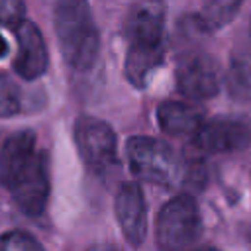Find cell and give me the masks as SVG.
I'll use <instances>...</instances> for the list:
<instances>
[{
	"mask_svg": "<svg viewBox=\"0 0 251 251\" xmlns=\"http://www.w3.org/2000/svg\"><path fill=\"white\" fill-rule=\"evenodd\" d=\"M127 51L124 75L135 88H145L165 59V10L159 0L135 4L126 20Z\"/></svg>",
	"mask_w": 251,
	"mask_h": 251,
	"instance_id": "obj_1",
	"label": "cell"
},
{
	"mask_svg": "<svg viewBox=\"0 0 251 251\" xmlns=\"http://www.w3.org/2000/svg\"><path fill=\"white\" fill-rule=\"evenodd\" d=\"M55 31L61 53L75 71H88L96 63L100 35L88 0H57Z\"/></svg>",
	"mask_w": 251,
	"mask_h": 251,
	"instance_id": "obj_2",
	"label": "cell"
},
{
	"mask_svg": "<svg viewBox=\"0 0 251 251\" xmlns=\"http://www.w3.org/2000/svg\"><path fill=\"white\" fill-rule=\"evenodd\" d=\"M200 233L202 218L192 196L178 194L161 208L155 227V241L161 251H182L192 245Z\"/></svg>",
	"mask_w": 251,
	"mask_h": 251,
	"instance_id": "obj_3",
	"label": "cell"
},
{
	"mask_svg": "<svg viewBox=\"0 0 251 251\" xmlns=\"http://www.w3.org/2000/svg\"><path fill=\"white\" fill-rule=\"evenodd\" d=\"M126 155L131 173L145 182L169 186L176 173V161L173 149L155 137L135 135L127 139Z\"/></svg>",
	"mask_w": 251,
	"mask_h": 251,
	"instance_id": "obj_4",
	"label": "cell"
},
{
	"mask_svg": "<svg viewBox=\"0 0 251 251\" xmlns=\"http://www.w3.org/2000/svg\"><path fill=\"white\" fill-rule=\"evenodd\" d=\"M2 186L10 190L22 212L27 216H39L49 196L47 155L37 149Z\"/></svg>",
	"mask_w": 251,
	"mask_h": 251,
	"instance_id": "obj_5",
	"label": "cell"
},
{
	"mask_svg": "<svg viewBox=\"0 0 251 251\" xmlns=\"http://www.w3.org/2000/svg\"><path fill=\"white\" fill-rule=\"evenodd\" d=\"M75 141L86 167L104 175L116 165V133L112 127L92 116H80L75 124Z\"/></svg>",
	"mask_w": 251,
	"mask_h": 251,
	"instance_id": "obj_6",
	"label": "cell"
},
{
	"mask_svg": "<svg viewBox=\"0 0 251 251\" xmlns=\"http://www.w3.org/2000/svg\"><path fill=\"white\" fill-rule=\"evenodd\" d=\"M220 69L208 53H188L176 67V86L188 100H206L220 90Z\"/></svg>",
	"mask_w": 251,
	"mask_h": 251,
	"instance_id": "obj_7",
	"label": "cell"
},
{
	"mask_svg": "<svg viewBox=\"0 0 251 251\" xmlns=\"http://www.w3.org/2000/svg\"><path fill=\"white\" fill-rule=\"evenodd\" d=\"M196 141L208 153L243 151L251 143V126L235 118H214L202 122L196 131Z\"/></svg>",
	"mask_w": 251,
	"mask_h": 251,
	"instance_id": "obj_8",
	"label": "cell"
},
{
	"mask_svg": "<svg viewBox=\"0 0 251 251\" xmlns=\"http://www.w3.org/2000/svg\"><path fill=\"white\" fill-rule=\"evenodd\" d=\"M116 218L120 222L122 233L131 247H139L147 231V206L143 190L135 182L122 184L116 196Z\"/></svg>",
	"mask_w": 251,
	"mask_h": 251,
	"instance_id": "obj_9",
	"label": "cell"
},
{
	"mask_svg": "<svg viewBox=\"0 0 251 251\" xmlns=\"http://www.w3.org/2000/svg\"><path fill=\"white\" fill-rule=\"evenodd\" d=\"M14 33L18 39V53L14 59L16 73L25 80L39 78L45 73L47 63H49L47 47H45L41 31L31 22L22 20L14 27Z\"/></svg>",
	"mask_w": 251,
	"mask_h": 251,
	"instance_id": "obj_10",
	"label": "cell"
},
{
	"mask_svg": "<svg viewBox=\"0 0 251 251\" xmlns=\"http://www.w3.org/2000/svg\"><path fill=\"white\" fill-rule=\"evenodd\" d=\"M157 120L161 129L175 137L196 135L202 126V114L196 108L173 100H167L157 108Z\"/></svg>",
	"mask_w": 251,
	"mask_h": 251,
	"instance_id": "obj_11",
	"label": "cell"
},
{
	"mask_svg": "<svg viewBox=\"0 0 251 251\" xmlns=\"http://www.w3.org/2000/svg\"><path fill=\"white\" fill-rule=\"evenodd\" d=\"M226 80L231 96L251 100V43L233 51Z\"/></svg>",
	"mask_w": 251,
	"mask_h": 251,
	"instance_id": "obj_12",
	"label": "cell"
},
{
	"mask_svg": "<svg viewBox=\"0 0 251 251\" xmlns=\"http://www.w3.org/2000/svg\"><path fill=\"white\" fill-rule=\"evenodd\" d=\"M0 251H43V247L31 233L12 229L0 235Z\"/></svg>",
	"mask_w": 251,
	"mask_h": 251,
	"instance_id": "obj_13",
	"label": "cell"
},
{
	"mask_svg": "<svg viewBox=\"0 0 251 251\" xmlns=\"http://www.w3.org/2000/svg\"><path fill=\"white\" fill-rule=\"evenodd\" d=\"M20 112V92L16 84L0 73V118H8Z\"/></svg>",
	"mask_w": 251,
	"mask_h": 251,
	"instance_id": "obj_14",
	"label": "cell"
},
{
	"mask_svg": "<svg viewBox=\"0 0 251 251\" xmlns=\"http://www.w3.org/2000/svg\"><path fill=\"white\" fill-rule=\"evenodd\" d=\"M25 14L24 0H0V25L16 27Z\"/></svg>",
	"mask_w": 251,
	"mask_h": 251,
	"instance_id": "obj_15",
	"label": "cell"
},
{
	"mask_svg": "<svg viewBox=\"0 0 251 251\" xmlns=\"http://www.w3.org/2000/svg\"><path fill=\"white\" fill-rule=\"evenodd\" d=\"M88 251H118V249H116V247H112V245H108V243H100V245L90 247Z\"/></svg>",
	"mask_w": 251,
	"mask_h": 251,
	"instance_id": "obj_16",
	"label": "cell"
},
{
	"mask_svg": "<svg viewBox=\"0 0 251 251\" xmlns=\"http://www.w3.org/2000/svg\"><path fill=\"white\" fill-rule=\"evenodd\" d=\"M6 53H8V43H6V41H4V37L0 35V57H4Z\"/></svg>",
	"mask_w": 251,
	"mask_h": 251,
	"instance_id": "obj_17",
	"label": "cell"
},
{
	"mask_svg": "<svg viewBox=\"0 0 251 251\" xmlns=\"http://www.w3.org/2000/svg\"><path fill=\"white\" fill-rule=\"evenodd\" d=\"M194 251H218V249H214V247H200V249H194Z\"/></svg>",
	"mask_w": 251,
	"mask_h": 251,
	"instance_id": "obj_18",
	"label": "cell"
},
{
	"mask_svg": "<svg viewBox=\"0 0 251 251\" xmlns=\"http://www.w3.org/2000/svg\"><path fill=\"white\" fill-rule=\"evenodd\" d=\"M235 2H243V0H235Z\"/></svg>",
	"mask_w": 251,
	"mask_h": 251,
	"instance_id": "obj_19",
	"label": "cell"
}]
</instances>
